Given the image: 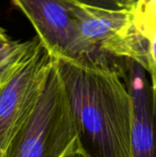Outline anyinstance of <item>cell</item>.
I'll use <instances>...</instances> for the list:
<instances>
[{
	"mask_svg": "<svg viewBox=\"0 0 156 157\" xmlns=\"http://www.w3.org/2000/svg\"><path fill=\"white\" fill-rule=\"evenodd\" d=\"M115 64L132 99L131 157H156V119L148 72L131 58L115 57Z\"/></svg>",
	"mask_w": 156,
	"mask_h": 157,
	"instance_id": "6",
	"label": "cell"
},
{
	"mask_svg": "<svg viewBox=\"0 0 156 157\" xmlns=\"http://www.w3.org/2000/svg\"><path fill=\"white\" fill-rule=\"evenodd\" d=\"M81 155L78 133L55 60L43 91L4 157H67Z\"/></svg>",
	"mask_w": 156,
	"mask_h": 157,
	"instance_id": "2",
	"label": "cell"
},
{
	"mask_svg": "<svg viewBox=\"0 0 156 157\" xmlns=\"http://www.w3.org/2000/svg\"><path fill=\"white\" fill-rule=\"evenodd\" d=\"M67 157H82V155H80L79 154H74V155H71Z\"/></svg>",
	"mask_w": 156,
	"mask_h": 157,
	"instance_id": "15",
	"label": "cell"
},
{
	"mask_svg": "<svg viewBox=\"0 0 156 157\" xmlns=\"http://www.w3.org/2000/svg\"><path fill=\"white\" fill-rule=\"evenodd\" d=\"M138 2H139V0H132V6H133V10L135 9V7H136V6H137Z\"/></svg>",
	"mask_w": 156,
	"mask_h": 157,
	"instance_id": "14",
	"label": "cell"
},
{
	"mask_svg": "<svg viewBox=\"0 0 156 157\" xmlns=\"http://www.w3.org/2000/svg\"><path fill=\"white\" fill-rule=\"evenodd\" d=\"M53 57L36 36V41L7 81L0 86V157L40 98Z\"/></svg>",
	"mask_w": 156,
	"mask_h": 157,
	"instance_id": "4",
	"label": "cell"
},
{
	"mask_svg": "<svg viewBox=\"0 0 156 157\" xmlns=\"http://www.w3.org/2000/svg\"><path fill=\"white\" fill-rule=\"evenodd\" d=\"M64 2L90 44L110 56L133 59L148 72L149 39L136 27L132 9L101 8L77 0Z\"/></svg>",
	"mask_w": 156,
	"mask_h": 157,
	"instance_id": "3",
	"label": "cell"
},
{
	"mask_svg": "<svg viewBox=\"0 0 156 157\" xmlns=\"http://www.w3.org/2000/svg\"><path fill=\"white\" fill-rule=\"evenodd\" d=\"M135 22V21H134ZM142 23H154L156 24V18L152 20H147V21H142V22H135V24H142Z\"/></svg>",
	"mask_w": 156,
	"mask_h": 157,
	"instance_id": "13",
	"label": "cell"
},
{
	"mask_svg": "<svg viewBox=\"0 0 156 157\" xmlns=\"http://www.w3.org/2000/svg\"><path fill=\"white\" fill-rule=\"evenodd\" d=\"M154 18H156V0H149L140 12H134L135 22L147 21Z\"/></svg>",
	"mask_w": 156,
	"mask_h": 157,
	"instance_id": "9",
	"label": "cell"
},
{
	"mask_svg": "<svg viewBox=\"0 0 156 157\" xmlns=\"http://www.w3.org/2000/svg\"><path fill=\"white\" fill-rule=\"evenodd\" d=\"M29 20L41 43L54 58L101 60L110 55L90 44L81 34L64 0H11Z\"/></svg>",
	"mask_w": 156,
	"mask_h": 157,
	"instance_id": "5",
	"label": "cell"
},
{
	"mask_svg": "<svg viewBox=\"0 0 156 157\" xmlns=\"http://www.w3.org/2000/svg\"><path fill=\"white\" fill-rule=\"evenodd\" d=\"M35 41L36 37L25 41L14 40L0 27V86L14 74Z\"/></svg>",
	"mask_w": 156,
	"mask_h": 157,
	"instance_id": "7",
	"label": "cell"
},
{
	"mask_svg": "<svg viewBox=\"0 0 156 157\" xmlns=\"http://www.w3.org/2000/svg\"><path fill=\"white\" fill-rule=\"evenodd\" d=\"M135 25L138 28V29L149 39L150 63L148 73L151 77V85H154L156 83V24L142 23Z\"/></svg>",
	"mask_w": 156,
	"mask_h": 157,
	"instance_id": "8",
	"label": "cell"
},
{
	"mask_svg": "<svg viewBox=\"0 0 156 157\" xmlns=\"http://www.w3.org/2000/svg\"><path fill=\"white\" fill-rule=\"evenodd\" d=\"M148 1H149V0H139V2H138L136 7H135V9H134L133 11H134L135 13L140 12V11L143 8V6L146 5V3H147Z\"/></svg>",
	"mask_w": 156,
	"mask_h": 157,
	"instance_id": "12",
	"label": "cell"
},
{
	"mask_svg": "<svg viewBox=\"0 0 156 157\" xmlns=\"http://www.w3.org/2000/svg\"><path fill=\"white\" fill-rule=\"evenodd\" d=\"M152 98H153V107H154V112L156 119V83L152 85Z\"/></svg>",
	"mask_w": 156,
	"mask_h": 157,
	"instance_id": "11",
	"label": "cell"
},
{
	"mask_svg": "<svg viewBox=\"0 0 156 157\" xmlns=\"http://www.w3.org/2000/svg\"><path fill=\"white\" fill-rule=\"evenodd\" d=\"M54 60L76 126L81 155L131 157L132 99L114 57Z\"/></svg>",
	"mask_w": 156,
	"mask_h": 157,
	"instance_id": "1",
	"label": "cell"
},
{
	"mask_svg": "<svg viewBox=\"0 0 156 157\" xmlns=\"http://www.w3.org/2000/svg\"><path fill=\"white\" fill-rule=\"evenodd\" d=\"M83 4L101 7V8H108V9H122L126 6L123 4L122 0H77Z\"/></svg>",
	"mask_w": 156,
	"mask_h": 157,
	"instance_id": "10",
	"label": "cell"
}]
</instances>
